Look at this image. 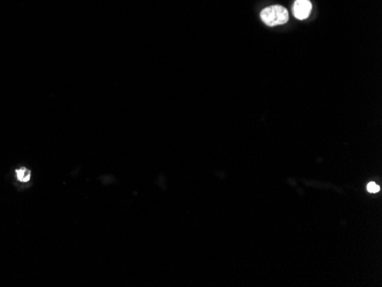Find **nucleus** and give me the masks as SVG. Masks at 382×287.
I'll list each match as a JSON object with an SVG mask.
<instances>
[{
	"label": "nucleus",
	"instance_id": "obj_1",
	"mask_svg": "<svg viewBox=\"0 0 382 287\" xmlns=\"http://www.w3.org/2000/svg\"><path fill=\"white\" fill-rule=\"evenodd\" d=\"M260 18L269 27H276V25H282L287 23L288 21V12L283 6H270L265 8L261 12Z\"/></svg>",
	"mask_w": 382,
	"mask_h": 287
},
{
	"label": "nucleus",
	"instance_id": "obj_2",
	"mask_svg": "<svg viewBox=\"0 0 382 287\" xmlns=\"http://www.w3.org/2000/svg\"><path fill=\"white\" fill-rule=\"evenodd\" d=\"M312 10L311 2L309 0H295L293 5V14L298 20H305L310 15Z\"/></svg>",
	"mask_w": 382,
	"mask_h": 287
},
{
	"label": "nucleus",
	"instance_id": "obj_3",
	"mask_svg": "<svg viewBox=\"0 0 382 287\" xmlns=\"http://www.w3.org/2000/svg\"><path fill=\"white\" fill-rule=\"evenodd\" d=\"M15 174H16V179H18L20 182L27 183V182H29V181H30L31 172H30V170H28V168H25V167L18 168V170L15 171Z\"/></svg>",
	"mask_w": 382,
	"mask_h": 287
},
{
	"label": "nucleus",
	"instance_id": "obj_4",
	"mask_svg": "<svg viewBox=\"0 0 382 287\" xmlns=\"http://www.w3.org/2000/svg\"><path fill=\"white\" fill-rule=\"evenodd\" d=\"M379 190H380V187L376 183H374V182H370V183L367 184V191L368 192L376 193V192H379Z\"/></svg>",
	"mask_w": 382,
	"mask_h": 287
}]
</instances>
